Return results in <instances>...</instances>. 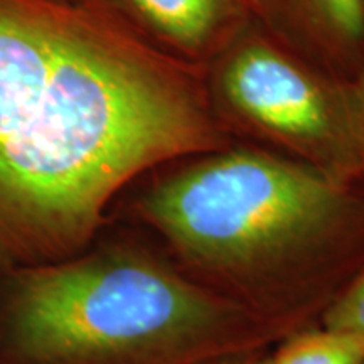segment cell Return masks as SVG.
<instances>
[{
	"label": "cell",
	"instance_id": "cell-4",
	"mask_svg": "<svg viewBox=\"0 0 364 364\" xmlns=\"http://www.w3.org/2000/svg\"><path fill=\"white\" fill-rule=\"evenodd\" d=\"M220 88L248 124L297 150L336 179L364 177V122L356 90L344 91L263 43L240 46L220 73Z\"/></svg>",
	"mask_w": 364,
	"mask_h": 364
},
{
	"label": "cell",
	"instance_id": "cell-1",
	"mask_svg": "<svg viewBox=\"0 0 364 364\" xmlns=\"http://www.w3.org/2000/svg\"><path fill=\"white\" fill-rule=\"evenodd\" d=\"M215 145L193 83L110 14L0 0V279L83 253L125 184Z\"/></svg>",
	"mask_w": 364,
	"mask_h": 364
},
{
	"label": "cell",
	"instance_id": "cell-10",
	"mask_svg": "<svg viewBox=\"0 0 364 364\" xmlns=\"http://www.w3.org/2000/svg\"><path fill=\"white\" fill-rule=\"evenodd\" d=\"M354 90H356L358 103H359V108H361V115H363V122H364V73L361 76V81H359V85Z\"/></svg>",
	"mask_w": 364,
	"mask_h": 364
},
{
	"label": "cell",
	"instance_id": "cell-2",
	"mask_svg": "<svg viewBox=\"0 0 364 364\" xmlns=\"http://www.w3.org/2000/svg\"><path fill=\"white\" fill-rule=\"evenodd\" d=\"M136 211L203 285L289 329L364 270V198L311 164L215 154L157 182Z\"/></svg>",
	"mask_w": 364,
	"mask_h": 364
},
{
	"label": "cell",
	"instance_id": "cell-3",
	"mask_svg": "<svg viewBox=\"0 0 364 364\" xmlns=\"http://www.w3.org/2000/svg\"><path fill=\"white\" fill-rule=\"evenodd\" d=\"M287 332L124 241L0 279V364H199Z\"/></svg>",
	"mask_w": 364,
	"mask_h": 364
},
{
	"label": "cell",
	"instance_id": "cell-7",
	"mask_svg": "<svg viewBox=\"0 0 364 364\" xmlns=\"http://www.w3.org/2000/svg\"><path fill=\"white\" fill-rule=\"evenodd\" d=\"M326 43L354 51L364 41V0H292Z\"/></svg>",
	"mask_w": 364,
	"mask_h": 364
},
{
	"label": "cell",
	"instance_id": "cell-6",
	"mask_svg": "<svg viewBox=\"0 0 364 364\" xmlns=\"http://www.w3.org/2000/svg\"><path fill=\"white\" fill-rule=\"evenodd\" d=\"M272 358L277 364H364V341L326 327L302 331L287 336Z\"/></svg>",
	"mask_w": 364,
	"mask_h": 364
},
{
	"label": "cell",
	"instance_id": "cell-8",
	"mask_svg": "<svg viewBox=\"0 0 364 364\" xmlns=\"http://www.w3.org/2000/svg\"><path fill=\"white\" fill-rule=\"evenodd\" d=\"M324 327L364 341V270L327 306Z\"/></svg>",
	"mask_w": 364,
	"mask_h": 364
},
{
	"label": "cell",
	"instance_id": "cell-12",
	"mask_svg": "<svg viewBox=\"0 0 364 364\" xmlns=\"http://www.w3.org/2000/svg\"><path fill=\"white\" fill-rule=\"evenodd\" d=\"M61 2H70V4H83V2H88V0H61Z\"/></svg>",
	"mask_w": 364,
	"mask_h": 364
},
{
	"label": "cell",
	"instance_id": "cell-5",
	"mask_svg": "<svg viewBox=\"0 0 364 364\" xmlns=\"http://www.w3.org/2000/svg\"><path fill=\"white\" fill-rule=\"evenodd\" d=\"M150 31L186 49L203 46L223 19V0H118Z\"/></svg>",
	"mask_w": 364,
	"mask_h": 364
},
{
	"label": "cell",
	"instance_id": "cell-11",
	"mask_svg": "<svg viewBox=\"0 0 364 364\" xmlns=\"http://www.w3.org/2000/svg\"><path fill=\"white\" fill-rule=\"evenodd\" d=\"M252 364H277L273 361V358H262V359H255Z\"/></svg>",
	"mask_w": 364,
	"mask_h": 364
},
{
	"label": "cell",
	"instance_id": "cell-9",
	"mask_svg": "<svg viewBox=\"0 0 364 364\" xmlns=\"http://www.w3.org/2000/svg\"><path fill=\"white\" fill-rule=\"evenodd\" d=\"M255 353L240 354V356H228L221 359H213V361L199 363V364H252L255 361Z\"/></svg>",
	"mask_w": 364,
	"mask_h": 364
}]
</instances>
